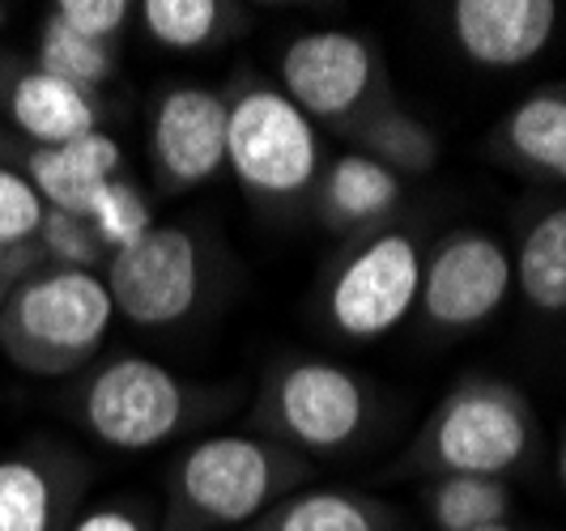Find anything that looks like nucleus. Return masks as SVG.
<instances>
[{
  "instance_id": "31",
  "label": "nucleus",
  "mask_w": 566,
  "mask_h": 531,
  "mask_svg": "<svg viewBox=\"0 0 566 531\" xmlns=\"http://www.w3.org/2000/svg\"><path fill=\"white\" fill-rule=\"evenodd\" d=\"M482 531H515L511 523H494V528H482Z\"/></svg>"
},
{
  "instance_id": "11",
  "label": "nucleus",
  "mask_w": 566,
  "mask_h": 531,
  "mask_svg": "<svg viewBox=\"0 0 566 531\" xmlns=\"http://www.w3.org/2000/svg\"><path fill=\"white\" fill-rule=\"evenodd\" d=\"M149 167L170 192L205 188L227 167V94L175 85L149 115Z\"/></svg>"
},
{
  "instance_id": "4",
  "label": "nucleus",
  "mask_w": 566,
  "mask_h": 531,
  "mask_svg": "<svg viewBox=\"0 0 566 531\" xmlns=\"http://www.w3.org/2000/svg\"><path fill=\"white\" fill-rule=\"evenodd\" d=\"M227 167L252 204L290 209L312 197L324 170L319 132L282 85L243 77L227 94Z\"/></svg>"
},
{
  "instance_id": "25",
  "label": "nucleus",
  "mask_w": 566,
  "mask_h": 531,
  "mask_svg": "<svg viewBox=\"0 0 566 531\" xmlns=\"http://www.w3.org/2000/svg\"><path fill=\"white\" fill-rule=\"evenodd\" d=\"M39 247L52 255V268L94 273V264L112 259L107 243L98 238V230L85 213H60V209H48L43 230H39Z\"/></svg>"
},
{
  "instance_id": "15",
  "label": "nucleus",
  "mask_w": 566,
  "mask_h": 531,
  "mask_svg": "<svg viewBox=\"0 0 566 531\" xmlns=\"http://www.w3.org/2000/svg\"><path fill=\"white\" fill-rule=\"evenodd\" d=\"M9 119L39 149H52V145L85 137V132H98L103 103L90 89L60 82L43 68H30L9 89Z\"/></svg>"
},
{
  "instance_id": "10",
  "label": "nucleus",
  "mask_w": 566,
  "mask_h": 531,
  "mask_svg": "<svg viewBox=\"0 0 566 531\" xmlns=\"http://www.w3.org/2000/svg\"><path fill=\"white\" fill-rule=\"evenodd\" d=\"M515 289L511 252L485 230H452L422 259L418 310L439 332H469L494 319Z\"/></svg>"
},
{
  "instance_id": "22",
  "label": "nucleus",
  "mask_w": 566,
  "mask_h": 531,
  "mask_svg": "<svg viewBox=\"0 0 566 531\" xmlns=\"http://www.w3.org/2000/svg\"><path fill=\"white\" fill-rule=\"evenodd\" d=\"M34 68L52 73L60 82L77 85V89L98 94V89L115 77V47L112 43H98V39H85V34L69 30L60 18L48 13V22L39 30Z\"/></svg>"
},
{
  "instance_id": "2",
  "label": "nucleus",
  "mask_w": 566,
  "mask_h": 531,
  "mask_svg": "<svg viewBox=\"0 0 566 531\" xmlns=\"http://www.w3.org/2000/svg\"><path fill=\"white\" fill-rule=\"evenodd\" d=\"M115 323L112 294L98 273L48 268L22 277L0 302V349L4 358L39 374L64 379L90 365Z\"/></svg>"
},
{
  "instance_id": "8",
  "label": "nucleus",
  "mask_w": 566,
  "mask_h": 531,
  "mask_svg": "<svg viewBox=\"0 0 566 531\" xmlns=\"http://www.w3.org/2000/svg\"><path fill=\"white\" fill-rule=\"evenodd\" d=\"M422 247L405 230L354 238L324 285V315L345 340H384L418 310Z\"/></svg>"
},
{
  "instance_id": "14",
  "label": "nucleus",
  "mask_w": 566,
  "mask_h": 531,
  "mask_svg": "<svg viewBox=\"0 0 566 531\" xmlns=\"http://www.w3.org/2000/svg\"><path fill=\"white\" fill-rule=\"evenodd\" d=\"M115 170H119V145L103 128L52 149H34L27 158V179L34 183V192L48 209L60 213H85L90 197L107 179H115Z\"/></svg>"
},
{
  "instance_id": "13",
  "label": "nucleus",
  "mask_w": 566,
  "mask_h": 531,
  "mask_svg": "<svg viewBox=\"0 0 566 531\" xmlns=\"http://www.w3.org/2000/svg\"><path fill=\"white\" fill-rule=\"evenodd\" d=\"M312 200L324 230L363 238V234H375L400 209L405 179L379 162H370L367 153L349 149L319 170Z\"/></svg>"
},
{
  "instance_id": "7",
  "label": "nucleus",
  "mask_w": 566,
  "mask_h": 531,
  "mask_svg": "<svg viewBox=\"0 0 566 531\" xmlns=\"http://www.w3.org/2000/svg\"><path fill=\"white\" fill-rule=\"evenodd\" d=\"M277 82L312 124L337 128L345 137L392 103L384 85V60L375 43L354 30H307L290 39Z\"/></svg>"
},
{
  "instance_id": "28",
  "label": "nucleus",
  "mask_w": 566,
  "mask_h": 531,
  "mask_svg": "<svg viewBox=\"0 0 566 531\" xmlns=\"http://www.w3.org/2000/svg\"><path fill=\"white\" fill-rule=\"evenodd\" d=\"M69 531H154V528L145 523L133 506L107 502V506H94V510L77 514V523Z\"/></svg>"
},
{
  "instance_id": "19",
  "label": "nucleus",
  "mask_w": 566,
  "mask_h": 531,
  "mask_svg": "<svg viewBox=\"0 0 566 531\" xmlns=\"http://www.w3.org/2000/svg\"><path fill=\"white\" fill-rule=\"evenodd\" d=\"M422 510L434 531H482L507 523L511 489L494 476H430Z\"/></svg>"
},
{
  "instance_id": "26",
  "label": "nucleus",
  "mask_w": 566,
  "mask_h": 531,
  "mask_svg": "<svg viewBox=\"0 0 566 531\" xmlns=\"http://www.w3.org/2000/svg\"><path fill=\"white\" fill-rule=\"evenodd\" d=\"M48 217V204L34 192L22 170L0 167V252L18 255L30 243H39V230Z\"/></svg>"
},
{
  "instance_id": "18",
  "label": "nucleus",
  "mask_w": 566,
  "mask_h": 531,
  "mask_svg": "<svg viewBox=\"0 0 566 531\" xmlns=\"http://www.w3.org/2000/svg\"><path fill=\"white\" fill-rule=\"evenodd\" d=\"M520 298L541 315H566V204L541 213L511 255Z\"/></svg>"
},
{
  "instance_id": "17",
  "label": "nucleus",
  "mask_w": 566,
  "mask_h": 531,
  "mask_svg": "<svg viewBox=\"0 0 566 531\" xmlns=\"http://www.w3.org/2000/svg\"><path fill=\"white\" fill-rule=\"evenodd\" d=\"M239 531H400V514L388 502L358 489H294Z\"/></svg>"
},
{
  "instance_id": "21",
  "label": "nucleus",
  "mask_w": 566,
  "mask_h": 531,
  "mask_svg": "<svg viewBox=\"0 0 566 531\" xmlns=\"http://www.w3.org/2000/svg\"><path fill=\"white\" fill-rule=\"evenodd\" d=\"M145 34L167 52H205L234 22V9L222 0H145L137 9Z\"/></svg>"
},
{
  "instance_id": "1",
  "label": "nucleus",
  "mask_w": 566,
  "mask_h": 531,
  "mask_svg": "<svg viewBox=\"0 0 566 531\" xmlns=\"http://www.w3.org/2000/svg\"><path fill=\"white\" fill-rule=\"evenodd\" d=\"M312 476L298 450L264 434H209L170 468L163 531H239Z\"/></svg>"
},
{
  "instance_id": "9",
  "label": "nucleus",
  "mask_w": 566,
  "mask_h": 531,
  "mask_svg": "<svg viewBox=\"0 0 566 531\" xmlns=\"http://www.w3.org/2000/svg\"><path fill=\"white\" fill-rule=\"evenodd\" d=\"M107 294L115 315L137 328H175L200 302L205 289V247L184 225H154L142 243L112 252Z\"/></svg>"
},
{
  "instance_id": "23",
  "label": "nucleus",
  "mask_w": 566,
  "mask_h": 531,
  "mask_svg": "<svg viewBox=\"0 0 566 531\" xmlns=\"http://www.w3.org/2000/svg\"><path fill=\"white\" fill-rule=\"evenodd\" d=\"M0 531H56V480L39 459H0Z\"/></svg>"
},
{
  "instance_id": "30",
  "label": "nucleus",
  "mask_w": 566,
  "mask_h": 531,
  "mask_svg": "<svg viewBox=\"0 0 566 531\" xmlns=\"http://www.w3.org/2000/svg\"><path fill=\"white\" fill-rule=\"evenodd\" d=\"M558 480H563V489H566V438H563V447H558Z\"/></svg>"
},
{
  "instance_id": "29",
  "label": "nucleus",
  "mask_w": 566,
  "mask_h": 531,
  "mask_svg": "<svg viewBox=\"0 0 566 531\" xmlns=\"http://www.w3.org/2000/svg\"><path fill=\"white\" fill-rule=\"evenodd\" d=\"M13 277H18V255H4V252H0V302H4V294H9Z\"/></svg>"
},
{
  "instance_id": "6",
  "label": "nucleus",
  "mask_w": 566,
  "mask_h": 531,
  "mask_svg": "<svg viewBox=\"0 0 566 531\" xmlns=\"http://www.w3.org/2000/svg\"><path fill=\"white\" fill-rule=\"evenodd\" d=\"M85 429L112 450L142 455L167 447L200 421V387L154 358L124 353L103 362L82 392Z\"/></svg>"
},
{
  "instance_id": "20",
  "label": "nucleus",
  "mask_w": 566,
  "mask_h": 531,
  "mask_svg": "<svg viewBox=\"0 0 566 531\" xmlns=\"http://www.w3.org/2000/svg\"><path fill=\"white\" fill-rule=\"evenodd\" d=\"M349 140L358 145V153H367L370 162L388 167L400 179H418L439 162V137L426 128L418 115L400 111L397 103L379 107L367 124H358Z\"/></svg>"
},
{
  "instance_id": "12",
  "label": "nucleus",
  "mask_w": 566,
  "mask_h": 531,
  "mask_svg": "<svg viewBox=\"0 0 566 531\" xmlns=\"http://www.w3.org/2000/svg\"><path fill=\"white\" fill-rule=\"evenodd\" d=\"M448 26L464 60L482 68H520L549 47L558 30V4L554 0H455L448 9Z\"/></svg>"
},
{
  "instance_id": "24",
  "label": "nucleus",
  "mask_w": 566,
  "mask_h": 531,
  "mask_svg": "<svg viewBox=\"0 0 566 531\" xmlns=\"http://www.w3.org/2000/svg\"><path fill=\"white\" fill-rule=\"evenodd\" d=\"M85 217L94 222L98 230V238L107 243V252H124V247H133V243H142L145 234L154 230V209H149V200L137 183H128V179H107L94 197H90V209H85Z\"/></svg>"
},
{
  "instance_id": "3",
  "label": "nucleus",
  "mask_w": 566,
  "mask_h": 531,
  "mask_svg": "<svg viewBox=\"0 0 566 531\" xmlns=\"http://www.w3.org/2000/svg\"><path fill=\"white\" fill-rule=\"evenodd\" d=\"M537 443V413L520 387L494 374H464L422 421L409 472L494 476L515 472Z\"/></svg>"
},
{
  "instance_id": "27",
  "label": "nucleus",
  "mask_w": 566,
  "mask_h": 531,
  "mask_svg": "<svg viewBox=\"0 0 566 531\" xmlns=\"http://www.w3.org/2000/svg\"><path fill=\"white\" fill-rule=\"evenodd\" d=\"M137 9L128 0H56L52 18H60L69 30H77L85 39H98V43H112L119 30L128 26Z\"/></svg>"
},
{
  "instance_id": "5",
  "label": "nucleus",
  "mask_w": 566,
  "mask_h": 531,
  "mask_svg": "<svg viewBox=\"0 0 566 531\" xmlns=\"http://www.w3.org/2000/svg\"><path fill=\"white\" fill-rule=\"evenodd\" d=\"M375 417V395L354 370L324 358L282 362L255 404L264 438L307 455H340L367 434Z\"/></svg>"
},
{
  "instance_id": "16",
  "label": "nucleus",
  "mask_w": 566,
  "mask_h": 531,
  "mask_svg": "<svg viewBox=\"0 0 566 531\" xmlns=\"http://www.w3.org/2000/svg\"><path fill=\"white\" fill-rule=\"evenodd\" d=\"M494 149L533 179L566 183V89H533L520 98L499 124Z\"/></svg>"
}]
</instances>
